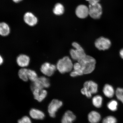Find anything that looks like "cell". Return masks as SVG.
<instances>
[{"mask_svg":"<svg viewBox=\"0 0 123 123\" xmlns=\"http://www.w3.org/2000/svg\"><path fill=\"white\" fill-rule=\"evenodd\" d=\"M81 92L82 94L85 95L87 98H90L92 96V94L87 91L84 87L81 89Z\"/></svg>","mask_w":123,"mask_h":123,"instance_id":"28","label":"cell"},{"mask_svg":"<svg viewBox=\"0 0 123 123\" xmlns=\"http://www.w3.org/2000/svg\"><path fill=\"white\" fill-rule=\"evenodd\" d=\"M28 69L22 68L20 69L18 72V75L20 79L25 82L28 80Z\"/></svg>","mask_w":123,"mask_h":123,"instance_id":"20","label":"cell"},{"mask_svg":"<svg viewBox=\"0 0 123 123\" xmlns=\"http://www.w3.org/2000/svg\"><path fill=\"white\" fill-rule=\"evenodd\" d=\"M22 0H12V1H13L15 3H19L21 2V1Z\"/></svg>","mask_w":123,"mask_h":123,"instance_id":"32","label":"cell"},{"mask_svg":"<svg viewBox=\"0 0 123 123\" xmlns=\"http://www.w3.org/2000/svg\"><path fill=\"white\" fill-rule=\"evenodd\" d=\"M10 27L6 23L2 22L0 24V35L3 37L8 36L10 34Z\"/></svg>","mask_w":123,"mask_h":123,"instance_id":"19","label":"cell"},{"mask_svg":"<svg viewBox=\"0 0 123 123\" xmlns=\"http://www.w3.org/2000/svg\"><path fill=\"white\" fill-rule=\"evenodd\" d=\"M117 120L114 117L109 116L106 117L103 120L102 123H117Z\"/></svg>","mask_w":123,"mask_h":123,"instance_id":"26","label":"cell"},{"mask_svg":"<svg viewBox=\"0 0 123 123\" xmlns=\"http://www.w3.org/2000/svg\"><path fill=\"white\" fill-rule=\"evenodd\" d=\"M89 15L91 17L95 19H99L102 14V6L99 3L94 5H89Z\"/></svg>","mask_w":123,"mask_h":123,"instance_id":"5","label":"cell"},{"mask_svg":"<svg viewBox=\"0 0 123 123\" xmlns=\"http://www.w3.org/2000/svg\"><path fill=\"white\" fill-rule=\"evenodd\" d=\"M28 77L29 80L32 82H34L38 78L36 72L34 70L30 69H28Z\"/></svg>","mask_w":123,"mask_h":123,"instance_id":"24","label":"cell"},{"mask_svg":"<svg viewBox=\"0 0 123 123\" xmlns=\"http://www.w3.org/2000/svg\"><path fill=\"white\" fill-rule=\"evenodd\" d=\"M103 99L100 95H97L94 97L92 99V102L95 107L99 108L102 106Z\"/></svg>","mask_w":123,"mask_h":123,"instance_id":"22","label":"cell"},{"mask_svg":"<svg viewBox=\"0 0 123 123\" xmlns=\"http://www.w3.org/2000/svg\"><path fill=\"white\" fill-rule=\"evenodd\" d=\"M88 118L91 123H98L101 119V116L98 112L93 111L89 114Z\"/></svg>","mask_w":123,"mask_h":123,"instance_id":"17","label":"cell"},{"mask_svg":"<svg viewBox=\"0 0 123 123\" xmlns=\"http://www.w3.org/2000/svg\"><path fill=\"white\" fill-rule=\"evenodd\" d=\"M32 91L35 99L39 102L45 99L47 94V91L44 89H35Z\"/></svg>","mask_w":123,"mask_h":123,"instance_id":"12","label":"cell"},{"mask_svg":"<svg viewBox=\"0 0 123 123\" xmlns=\"http://www.w3.org/2000/svg\"><path fill=\"white\" fill-rule=\"evenodd\" d=\"M81 68L80 64L78 62L74 64L73 70L70 74L71 76L74 77L78 76H80L84 74Z\"/></svg>","mask_w":123,"mask_h":123,"instance_id":"14","label":"cell"},{"mask_svg":"<svg viewBox=\"0 0 123 123\" xmlns=\"http://www.w3.org/2000/svg\"><path fill=\"white\" fill-rule=\"evenodd\" d=\"M103 92L104 95L109 98L113 97L115 93L113 87L110 85L107 84L104 86Z\"/></svg>","mask_w":123,"mask_h":123,"instance_id":"18","label":"cell"},{"mask_svg":"<svg viewBox=\"0 0 123 123\" xmlns=\"http://www.w3.org/2000/svg\"><path fill=\"white\" fill-rule=\"evenodd\" d=\"M16 61L18 66L22 68H25L30 64V58L28 55L21 54L17 57Z\"/></svg>","mask_w":123,"mask_h":123,"instance_id":"10","label":"cell"},{"mask_svg":"<svg viewBox=\"0 0 123 123\" xmlns=\"http://www.w3.org/2000/svg\"><path fill=\"white\" fill-rule=\"evenodd\" d=\"M115 94L118 99L123 104V88L118 87L117 89Z\"/></svg>","mask_w":123,"mask_h":123,"instance_id":"25","label":"cell"},{"mask_svg":"<svg viewBox=\"0 0 123 123\" xmlns=\"http://www.w3.org/2000/svg\"><path fill=\"white\" fill-rule=\"evenodd\" d=\"M111 42L108 38L101 37L96 40L95 45L98 50H105L108 49L111 46Z\"/></svg>","mask_w":123,"mask_h":123,"instance_id":"6","label":"cell"},{"mask_svg":"<svg viewBox=\"0 0 123 123\" xmlns=\"http://www.w3.org/2000/svg\"><path fill=\"white\" fill-rule=\"evenodd\" d=\"M64 12V8L62 4L57 3L55 5L53 12L55 15L60 16L63 14Z\"/></svg>","mask_w":123,"mask_h":123,"instance_id":"21","label":"cell"},{"mask_svg":"<svg viewBox=\"0 0 123 123\" xmlns=\"http://www.w3.org/2000/svg\"><path fill=\"white\" fill-rule=\"evenodd\" d=\"M75 13L78 18L85 19L89 15V7L85 5H80L76 8Z\"/></svg>","mask_w":123,"mask_h":123,"instance_id":"9","label":"cell"},{"mask_svg":"<svg viewBox=\"0 0 123 123\" xmlns=\"http://www.w3.org/2000/svg\"><path fill=\"white\" fill-rule=\"evenodd\" d=\"M74 64L68 56L64 57L58 61L57 63V69L61 74L71 72L73 69Z\"/></svg>","mask_w":123,"mask_h":123,"instance_id":"2","label":"cell"},{"mask_svg":"<svg viewBox=\"0 0 123 123\" xmlns=\"http://www.w3.org/2000/svg\"><path fill=\"white\" fill-rule=\"evenodd\" d=\"M50 83L48 78L44 76L39 77L36 80L32 82L31 86L32 91L35 89H44L50 87Z\"/></svg>","mask_w":123,"mask_h":123,"instance_id":"4","label":"cell"},{"mask_svg":"<svg viewBox=\"0 0 123 123\" xmlns=\"http://www.w3.org/2000/svg\"><path fill=\"white\" fill-rule=\"evenodd\" d=\"M76 119V116L73 112L70 111H68L63 116L61 123H73Z\"/></svg>","mask_w":123,"mask_h":123,"instance_id":"15","label":"cell"},{"mask_svg":"<svg viewBox=\"0 0 123 123\" xmlns=\"http://www.w3.org/2000/svg\"><path fill=\"white\" fill-rule=\"evenodd\" d=\"M24 19L26 24L30 26H34L38 22L37 18L30 12H27L25 14Z\"/></svg>","mask_w":123,"mask_h":123,"instance_id":"11","label":"cell"},{"mask_svg":"<svg viewBox=\"0 0 123 123\" xmlns=\"http://www.w3.org/2000/svg\"><path fill=\"white\" fill-rule=\"evenodd\" d=\"M86 0L88 1L90 5H94L99 3L100 1V0Z\"/></svg>","mask_w":123,"mask_h":123,"instance_id":"29","label":"cell"},{"mask_svg":"<svg viewBox=\"0 0 123 123\" xmlns=\"http://www.w3.org/2000/svg\"><path fill=\"white\" fill-rule=\"evenodd\" d=\"M72 45L74 49H72L70 51L71 57L74 60L78 61L86 56L84 49L78 43L74 42Z\"/></svg>","mask_w":123,"mask_h":123,"instance_id":"3","label":"cell"},{"mask_svg":"<svg viewBox=\"0 0 123 123\" xmlns=\"http://www.w3.org/2000/svg\"><path fill=\"white\" fill-rule=\"evenodd\" d=\"M62 105L63 103L61 101L57 99L52 100L48 107V113L51 117H55L56 112Z\"/></svg>","mask_w":123,"mask_h":123,"instance_id":"7","label":"cell"},{"mask_svg":"<svg viewBox=\"0 0 123 123\" xmlns=\"http://www.w3.org/2000/svg\"><path fill=\"white\" fill-rule=\"evenodd\" d=\"M119 54L121 57L123 59V49L120 51Z\"/></svg>","mask_w":123,"mask_h":123,"instance_id":"30","label":"cell"},{"mask_svg":"<svg viewBox=\"0 0 123 123\" xmlns=\"http://www.w3.org/2000/svg\"><path fill=\"white\" fill-rule=\"evenodd\" d=\"M118 103L115 100H112L107 104V107L109 110L112 111H116L117 110Z\"/></svg>","mask_w":123,"mask_h":123,"instance_id":"23","label":"cell"},{"mask_svg":"<svg viewBox=\"0 0 123 123\" xmlns=\"http://www.w3.org/2000/svg\"><path fill=\"white\" fill-rule=\"evenodd\" d=\"M4 62V59L1 56H0V65L2 64Z\"/></svg>","mask_w":123,"mask_h":123,"instance_id":"31","label":"cell"},{"mask_svg":"<svg viewBox=\"0 0 123 123\" xmlns=\"http://www.w3.org/2000/svg\"><path fill=\"white\" fill-rule=\"evenodd\" d=\"M78 62L80 64L85 74L92 73L96 67V60L92 57L89 55H86Z\"/></svg>","mask_w":123,"mask_h":123,"instance_id":"1","label":"cell"},{"mask_svg":"<svg viewBox=\"0 0 123 123\" xmlns=\"http://www.w3.org/2000/svg\"><path fill=\"white\" fill-rule=\"evenodd\" d=\"M84 87L92 94L97 93L98 86L96 82L92 81H88L84 83Z\"/></svg>","mask_w":123,"mask_h":123,"instance_id":"13","label":"cell"},{"mask_svg":"<svg viewBox=\"0 0 123 123\" xmlns=\"http://www.w3.org/2000/svg\"><path fill=\"white\" fill-rule=\"evenodd\" d=\"M56 69V65L48 62L44 63L41 65L40 68L41 73L48 77L53 76Z\"/></svg>","mask_w":123,"mask_h":123,"instance_id":"8","label":"cell"},{"mask_svg":"<svg viewBox=\"0 0 123 123\" xmlns=\"http://www.w3.org/2000/svg\"><path fill=\"white\" fill-rule=\"evenodd\" d=\"M18 123H32V122L29 117L25 116L18 120Z\"/></svg>","mask_w":123,"mask_h":123,"instance_id":"27","label":"cell"},{"mask_svg":"<svg viewBox=\"0 0 123 123\" xmlns=\"http://www.w3.org/2000/svg\"><path fill=\"white\" fill-rule=\"evenodd\" d=\"M30 115L33 119L37 120L43 119L45 117L43 112L35 108L31 109L30 111Z\"/></svg>","mask_w":123,"mask_h":123,"instance_id":"16","label":"cell"}]
</instances>
